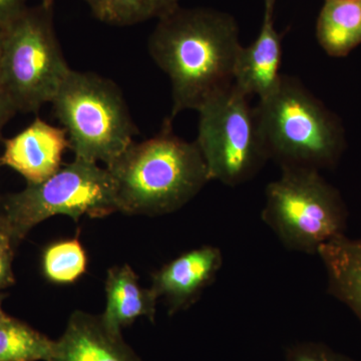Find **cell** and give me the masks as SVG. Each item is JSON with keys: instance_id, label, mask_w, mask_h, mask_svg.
<instances>
[{"instance_id": "obj_11", "label": "cell", "mask_w": 361, "mask_h": 361, "mask_svg": "<svg viewBox=\"0 0 361 361\" xmlns=\"http://www.w3.org/2000/svg\"><path fill=\"white\" fill-rule=\"evenodd\" d=\"M49 361H142L101 315L75 311Z\"/></svg>"}, {"instance_id": "obj_9", "label": "cell", "mask_w": 361, "mask_h": 361, "mask_svg": "<svg viewBox=\"0 0 361 361\" xmlns=\"http://www.w3.org/2000/svg\"><path fill=\"white\" fill-rule=\"evenodd\" d=\"M222 251L204 245L178 256L152 275V288L163 298L169 314L187 310L215 281L223 266Z\"/></svg>"}, {"instance_id": "obj_3", "label": "cell", "mask_w": 361, "mask_h": 361, "mask_svg": "<svg viewBox=\"0 0 361 361\" xmlns=\"http://www.w3.org/2000/svg\"><path fill=\"white\" fill-rule=\"evenodd\" d=\"M255 113L269 160L280 168L320 171L341 160L346 144L341 121L297 78L282 75Z\"/></svg>"}, {"instance_id": "obj_24", "label": "cell", "mask_w": 361, "mask_h": 361, "mask_svg": "<svg viewBox=\"0 0 361 361\" xmlns=\"http://www.w3.org/2000/svg\"><path fill=\"white\" fill-rule=\"evenodd\" d=\"M4 32H6V26L0 25V66H1L2 51H4Z\"/></svg>"}, {"instance_id": "obj_26", "label": "cell", "mask_w": 361, "mask_h": 361, "mask_svg": "<svg viewBox=\"0 0 361 361\" xmlns=\"http://www.w3.org/2000/svg\"><path fill=\"white\" fill-rule=\"evenodd\" d=\"M1 231H7L6 228V219H4V215L0 212V232Z\"/></svg>"}, {"instance_id": "obj_25", "label": "cell", "mask_w": 361, "mask_h": 361, "mask_svg": "<svg viewBox=\"0 0 361 361\" xmlns=\"http://www.w3.org/2000/svg\"><path fill=\"white\" fill-rule=\"evenodd\" d=\"M265 2V11H272L274 13L275 2L276 0H264Z\"/></svg>"}, {"instance_id": "obj_8", "label": "cell", "mask_w": 361, "mask_h": 361, "mask_svg": "<svg viewBox=\"0 0 361 361\" xmlns=\"http://www.w3.org/2000/svg\"><path fill=\"white\" fill-rule=\"evenodd\" d=\"M196 144L210 180L239 186L258 174L269 160L250 97L234 85L198 111Z\"/></svg>"}, {"instance_id": "obj_19", "label": "cell", "mask_w": 361, "mask_h": 361, "mask_svg": "<svg viewBox=\"0 0 361 361\" xmlns=\"http://www.w3.org/2000/svg\"><path fill=\"white\" fill-rule=\"evenodd\" d=\"M285 361H353L351 358L325 344L318 342H298L289 346L285 355Z\"/></svg>"}, {"instance_id": "obj_20", "label": "cell", "mask_w": 361, "mask_h": 361, "mask_svg": "<svg viewBox=\"0 0 361 361\" xmlns=\"http://www.w3.org/2000/svg\"><path fill=\"white\" fill-rule=\"evenodd\" d=\"M16 247L8 232H0V289L8 288L16 283L13 270Z\"/></svg>"}, {"instance_id": "obj_5", "label": "cell", "mask_w": 361, "mask_h": 361, "mask_svg": "<svg viewBox=\"0 0 361 361\" xmlns=\"http://www.w3.org/2000/svg\"><path fill=\"white\" fill-rule=\"evenodd\" d=\"M263 222L287 250L316 254L345 235L348 209L341 193L312 169H281L265 190Z\"/></svg>"}, {"instance_id": "obj_1", "label": "cell", "mask_w": 361, "mask_h": 361, "mask_svg": "<svg viewBox=\"0 0 361 361\" xmlns=\"http://www.w3.org/2000/svg\"><path fill=\"white\" fill-rule=\"evenodd\" d=\"M239 28L230 14L209 8H183L160 18L149 51L172 82L173 122L180 111H198L234 82Z\"/></svg>"}, {"instance_id": "obj_23", "label": "cell", "mask_w": 361, "mask_h": 361, "mask_svg": "<svg viewBox=\"0 0 361 361\" xmlns=\"http://www.w3.org/2000/svg\"><path fill=\"white\" fill-rule=\"evenodd\" d=\"M56 0H40V4H44L45 6H54V4ZM85 4H89L92 13L96 18H99L102 11H103L106 0H84Z\"/></svg>"}, {"instance_id": "obj_2", "label": "cell", "mask_w": 361, "mask_h": 361, "mask_svg": "<svg viewBox=\"0 0 361 361\" xmlns=\"http://www.w3.org/2000/svg\"><path fill=\"white\" fill-rule=\"evenodd\" d=\"M106 168L115 182L118 212L128 215L176 212L210 182L196 142L176 135L168 118L159 134L133 142Z\"/></svg>"}, {"instance_id": "obj_6", "label": "cell", "mask_w": 361, "mask_h": 361, "mask_svg": "<svg viewBox=\"0 0 361 361\" xmlns=\"http://www.w3.org/2000/svg\"><path fill=\"white\" fill-rule=\"evenodd\" d=\"M0 212L13 244L52 216L66 215L78 222L82 216L104 218L118 212L115 182L108 169L75 158L40 183H27L18 193L6 195Z\"/></svg>"}, {"instance_id": "obj_18", "label": "cell", "mask_w": 361, "mask_h": 361, "mask_svg": "<svg viewBox=\"0 0 361 361\" xmlns=\"http://www.w3.org/2000/svg\"><path fill=\"white\" fill-rule=\"evenodd\" d=\"M180 0H106L97 20L109 25L127 26L160 18L180 6Z\"/></svg>"}, {"instance_id": "obj_7", "label": "cell", "mask_w": 361, "mask_h": 361, "mask_svg": "<svg viewBox=\"0 0 361 361\" xmlns=\"http://www.w3.org/2000/svg\"><path fill=\"white\" fill-rule=\"evenodd\" d=\"M71 70L54 30V6H27L6 26L0 87L18 111L37 113L51 103Z\"/></svg>"}, {"instance_id": "obj_16", "label": "cell", "mask_w": 361, "mask_h": 361, "mask_svg": "<svg viewBox=\"0 0 361 361\" xmlns=\"http://www.w3.org/2000/svg\"><path fill=\"white\" fill-rule=\"evenodd\" d=\"M54 345L56 341L11 316L0 322V361H49Z\"/></svg>"}, {"instance_id": "obj_27", "label": "cell", "mask_w": 361, "mask_h": 361, "mask_svg": "<svg viewBox=\"0 0 361 361\" xmlns=\"http://www.w3.org/2000/svg\"><path fill=\"white\" fill-rule=\"evenodd\" d=\"M1 300H2V296H0V322H4V320H6V318L8 317V315H7L6 313L4 312V310H2Z\"/></svg>"}, {"instance_id": "obj_13", "label": "cell", "mask_w": 361, "mask_h": 361, "mask_svg": "<svg viewBox=\"0 0 361 361\" xmlns=\"http://www.w3.org/2000/svg\"><path fill=\"white\" fill-rule=\"evenodd\" d=\"M106 305L102 318L114 331L122 332L140 317L155 322L159 296L152 287L144 288L130 265L115 266L108 271Z\"/></svg>"}, {"instance_id": "obj_22", "label": "cell", "mask_w": 361, "mask_h": 361, "mask_svg": "<svg viewBox=\"0 0 361 361\" xmlns=\"http://www.w3.org/2000/svg\"><path fill=\"white\" fill-rule=\"evenodd\" d=\"M16 113L18 110L13 102L6 92L0 87V137H1L2 130Z\"/></svg>"}, {"instance_id": "obj_12", "label": "cell", "mask_w": 361, "mask_h": 361, "mask_svg": "<svg viewBox=\"0 0 361 361\" xmlns=\"http://www.w3.org/2000/svg\"><path fill=\"white\" fill-rule=\"evenodd\" d=\"M273 13L265 11L257 39L241 47L237 54L233 85L249 97L265 99L281 80L282 37L275 28Z\"/></svg>"}, {"instance_id": "obj_15", "label": "cell", "mask_w": 361, "mask_h": 361, "mask_svg": "<svg viewBox=\"0 0 361 361\" xmlns=\"http://www.w3.org/2000/svg\"><path fill=\"white\" fill-rule=\"evenodd\" d=\"M316 37L329 56H348L361 44V0H325Z\"/></svg>"}, {"instance_id": "obj_17", "label": "cell", "mask_w": 361, "mask_h": 361, "mask_svg": "<svg viewBox=\"0 0 361 361\" xmlns=\"http://www.w3.org/2000/svg\"><path fill=\"white\" fill-rule=\"evenodd\" d=\"M87 267V253L78 235L51 244L42 255V271L52 283H73L85 274Z\"/></svg>"}, {"instance_id": "obj_21", "label": "cell", "mask_w": 361, "mask_h": 361, "mask_svg": "<svg viewBox=\"0 0 361 361\" xmlns=\"http://www.w3.org/2000/svg\"><path fill=\"white\" fill-rule=\"evenodd\" d=\"M27 0H0V25L6 26L27 8Z\"/></svg>"}, {"instance_id": "obj_14", "label": "cell", "mask_w": 361, "mask_h": 361, "mask_svg": "<svg viewBox=\"0 0 361 361\" xmlns=\"http://www.w3.org/2000/svg\"><path fill=\"white\" fill-rule=\"evenodd\" d=\"M330 295L343 303L361 322V238L346 235L332 240L318 251Z\"/></svg>"}, {"instance_id": "obj_4", "label": "cell", "mask_w": 361, "mask_h": 361, "mask_svg": "<svg viewBox=\"0 0 361 361\" xmlns=\"http://www.w3.org/2000/svg\"><path fill=\"white\" fill-rule=\"evenodd\" d=\"M75 158L111 165L137 133L118 85L94 73L71 70L52 99Z\"/></svg>"}, {"instance_id": "obj_10", "label": "cell", "mask_w": 361, "mask_h": 361, "mask_svg": "<svg viewBox=\"0 0 361 361\" xmlns=\"http://www.w3.org/2000/svg\"><path fill=\"white\" fill-rule=\"evenodd\" d=\"M0 167L7 166L20 173L27 183H40L58 172L63 156L70 149L68 134L37 118L18 135L4 140Z\"/></svg>"}]
</instances>
